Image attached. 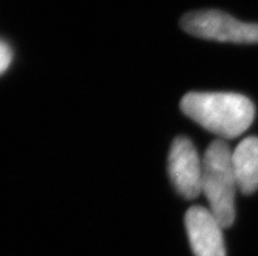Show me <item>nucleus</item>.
Here are the masks:
<instances>
[{
  "instance_id": "nucleus-1",
  "label": "nucleus",
  "mask_w": 258,
  "mask_h": 256,
  "mask_svg": "<svg viewBox=\"0 0 258 256\" xmlns=\"http://www.w3.org/2000/svg\"><path fill=\"white\" fill-rule=\"evenodd\" d=\"M180 106L186 117L222 139L240 136L255 115L252 101L237 93L191 92L183 96Z\"/></svg>"
},
{
  "instance_id": "nucleus-2",
  "label": "nucleus",
  "mask_w": 258,
  "mask_h": 256,
  "mask_svg": "<svg viewBox=\"0 0 258 256\" xmlns=\"http://www.w3.org/2000/svg\"><path fill=\"white\" fill-rule=\"evenodd\" d=\"M202 162V192L214 217L223 229H227L235 221L236 190L239 188L232 165V150L224 140H215L207 148Z\"/></svg>"
},
{
  "instance_id": "nucleus-3",
  "label": "nucleus",
  "mask_w": 258,
  "mask_h": 256,
  "mask_svg": "<svg viewBox=\"0 0 258 256\" xmlns=\"http://www.w3.org/2000/svg\"><path fill=\"white\" fill-rule=\"evenodd\" d=\"M180 25L189 34L218 42L258 43V24L239 21L216 10L194 11L181 19Z\"/></svg>"
},
{
  "instance_id": "nucleus-4",
  "label": "nucleus",
  "mask_w": 258,
  "mask_h": 256,
  "mask_svg": "<svg viewBox=\"0 0 258 256\" xmlns=\"http://www.w3.org/2000/svg\"><path fill=\"white\" fill-rule=\"evenodd\" d=\"M168 173L176 191L185 199H196L202 192L203 162L187 137L173 140L168 156Z\"/></svg>"
},
{
  "instance_id": "nucleus-5",
  "label": "nucleus",
  "mask_w": 258,
  "mask_h": 256,
  "mask_svg": "<svg viewBox=\"0 0 258 256\" xmlns=\"http://www.w3.org/2000/svg\"><path fill=\"white\" fill-rule=\"evenodd\" d=\"M185 226L194 256H226L223 227L210 209L190 208L185 216Z\"/></svg>"
},
{
  "instance_id": "nucleus-6",
  "label": "nucleus",
  "mask_w": 258,
  "mask_h": 256,
  "mask_svg": "<svg viewBox=\"0 0 258 256\" xmlns=\"http://www.w3.org/2000/svg\"><path fill=\"white\" fill-rule=\"evenodd\" d=\"M232 165L237 187L244 195L258 190V137L242 140L232 150Z\"/></svg>"
},
{
  "instance_id": "nucleus-7",
  "label": "nucleus",
  "mask_w": 258,
  "mask_h": 256,
  "mask_svg": "<svg viewBox=\"0 0 258 256\" xmlns=\"http://www.w3.org/2000/svg\"><path fill=\"white\" fill-rule=\"evenodd\" d=\"M12 50L8 46V43H6L4 41L0 39V75L8 69V67L12 63Z\"/></svg>"
}]
</instances>
